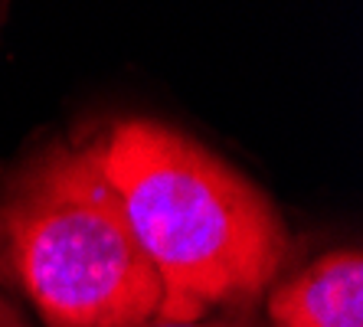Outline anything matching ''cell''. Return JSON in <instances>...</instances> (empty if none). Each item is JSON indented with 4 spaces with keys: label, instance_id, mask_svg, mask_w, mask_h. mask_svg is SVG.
Instances as JSON below:
<instances>
[{
    "label": "cell",
    "instance_id": "obj_1",
    "mask_svg": "<svg viewBox=\"0 0 363 327\" xmlns=\"http://www.w3.org/2000/svg\"><path fill=\"white\" fill-rule=\"evenodd\" d=\"M101 167L161 282L154 318L200 321L249 304L288 255L272 200L167 125L131 118L101 138Z\"/></svg>",
    "mask_w": 363,
    "mask_h": 327
},
{
    "label": "cell",
    "instance_id": "obj_2",
    "mask_svg": "<svg viewBox=\"0 0 363 327\" xmlns=\"http://www.w3.org/2000/svg\"><path fill=\"white\" fill-rule=\"evenodd\" d=\"M0 278L50 327H138L161 282L101 167V138L50 144L0 184Z\"/></svg>",
    "mask_w": 363,
    "mask_h": 327
},
{
    "label": "cell",
    "instance_id": "obj_3",
    "mask_svg": "<svg viewBox=\"0 0 363 327\" xmlns=\"http://www.w3.org/2000/svg\"><path fill=\"white\" fill-rule=\"evenodd\" d=\"M272 327H363L360 249L328 252L269 298Z\"/></svg>",
    "mask_w": 363,
    "mask_h": 327
},
{
    "label": "cell",
    "instance_id": "obj_4",
    "mask_svg": "<svg viewBox=\"0 0 363 327\" xmlns=\"http://www.w3.org/2000/svg\"><path fill=\"white\" fill-rule=\"evenodd\" d=\"M138 327H252L245 318L236 314H223V318H200V321H164V318H151Z\"/></svg>",
    "mask_w": 363,
    "mask_h": 327
},
{
    "label": "cell",
    "instance_id": "obj_5",
    "mask_svg": "<svg viewBox=\"0 0 363 327\" xmlns=\"http://www.w3.org/2000/svg\"><path fill=\"white\" fill-rule=\"evenodd\" d=\"M0 327H30L23 321V314H20V311L13 308L7 298H0Z\"/></svg>",
    "mask_w": 363,
    "mask_h": 327
}]
</instances>
